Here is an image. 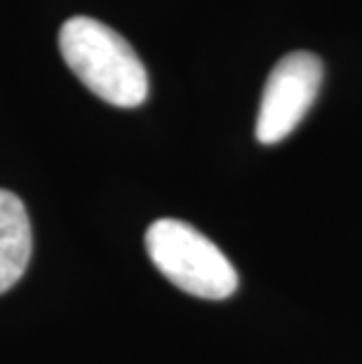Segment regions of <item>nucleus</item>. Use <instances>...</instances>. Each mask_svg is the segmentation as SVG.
I'll list each match as a JSON object with an SVG mask.
<instances>
[{
    "label": "nucleus",
    "instance_id": "f257e3e1",
    "mask_svg": "<svg viewBox=\"0 0 362 364\" xmlns=\"http://www.w3.org/2000/svg\"><path fill=\"white\" fill-rule=\"evenodd\" d=\"M68 68L99 99L134 108L149 97V73L125 38L92 17H73L59 31Z\"/></svg>",
    "mask_w": 362,
    "mask_h": 364
},
{
    "label": "nucleus",
    "instance_id": "f03ea898",
    "mask_svg": "<svg viewBox=\"0 0 362 364\" xmlns=\"http://www.w3.org/2000/svg\"><path fill=\"white\" fill-rule=\"evenodd\" d=\"M146 252L172 284L198 299L221 301L238 289V273L210 237L179 219H158L146 230Z\"/></svg>",
    "mask_w": 362,
    "mask_h": 364
},
{
    "label": "nucleus",
    "instance_id": "7ed1b4c3",
    "mask_svg": "<svg viewBox=\"0 0 362 364\" xmlns=\"http://www.w3.org/2000/svg\"><path fill=\"white\" fill-rule=\"evenodd\" d=\"M322 85V61L311 52H292L273 66L257 115V139L271 146L287 139L306 118Z\"/></svg>",
    "mask_w": 362,
    "mask_h": 364
},
{
    "label": "nucleus",
    "instance_id": "20e7f679",
    "mask_svg": "<svg viewBox=\"0 0 362 364\" xmlns=\"http://www.w3.org/2000/svg\"><path fill=\"white\" fill-rule=\"evenodd\" d=\"M33 235L24 203L10 191H0V294L21 280L31 261Z\"/></svg>",
    "mask_w": 362,
    "mask_h": 364
}]
</instances>
